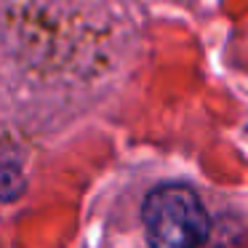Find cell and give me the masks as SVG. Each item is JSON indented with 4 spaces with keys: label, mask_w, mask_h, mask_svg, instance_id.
Here are the masks:
<instances>
[{
    "label": "cell",
    "mask_w": 248,
    "mask_h": 248,
    "mask_svg": "<svg viewBox=\"0 0 248 248\" xmlns=\"http://www.w3.org/2000/svg\"><path fill=\"white\" fill-rule=\"evenodd\" d=\"M27 187L24 163L8 139H0V200H16Z\"/></svg>",
    "instance_id": "7a4b0ae2"
},
{
    "label": "cell",
    "mask_w": 248,
    "mask_h": 248,
    "mask_svg": "<svg viewBox=\"0 0 248 248\" xmlns=\"http://www.w3.org/2000/svg\"><path fill=\"white\" fill-rule=\"evenodd\" d=\"M141 221L152 248H200L211 219L200 198L184 184H160L144 198Z\"/></svg>",
    "instance_id": "6da1fadb"
}]
</instances>
